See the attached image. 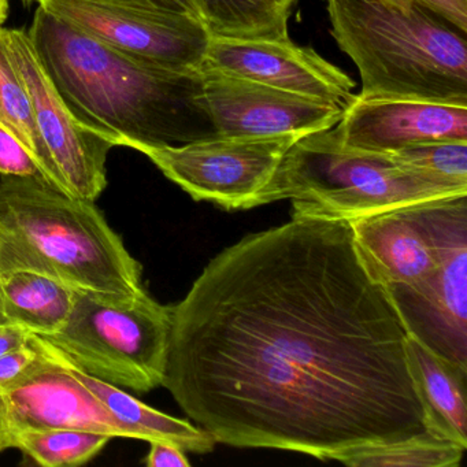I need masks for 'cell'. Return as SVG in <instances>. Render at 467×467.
<instances>
[{"label":"cell","instance_id":"6da1fadb","mask_svg":"<svg viewBox=\"0 0 467 467\" xmlns=\"http://www.w3.org/2000/svg\"><path fill=\"white\" fill-rule=\"evenodd\" d=\"M407 335L349 221L292 217L221 251L171 306L162 387L221 444L337 461L426 431Z\"/></svg>","mask_w":467,"mask_h":467},{"label":"cell","instance_id":"7a4b0ae2","mask_svg":"<svg viewBox=\"0 0 467 467\" xmlns=\"http://www.w3.org/2000/svg\"><path fill=\"white\" fill-rule=\"evenodd\" d=\"M28 35L70 110L111 146L215 138L201 69H173L122 53L40 7Z\"/></svg>","mask_w":467,"mask_h":467},{"label":"cell","instance_id":"3957f363","mask_svg":"<svg viewBox=\"0 0 467 467\" xmlns=\"http://www.w3.org/2000/svg\"><path fill=\"white\" fill-rule=\"evenodd\" d=\"M29 270L76 291L133 296L143 267L95 202L42 176L0 177V273Z\"/></svg>","mask_w":467,"mask_h":467},{"label":"cell","instance_id":"277c9868","mask_svg":"<svg viewBox=\"0 0 467 467\" xmlns=\"http://www.w3.org/2000/svg\"><path fill=\"white\" fill-rule=\"evenodd\" d=\"M360 98L467 106L466 35L412 0H327Z\"/></svg>","mask_w":467,"mask_h":467},{"label":"cell","instance_id":"5b68a950","mask_svg":"<svg viewBox=\"0 0 467 467\" xmlns=\"http://www.w3.org/2000/svg\"><path fill=\"white\" fill-rule=\"evenodd\" d=\"M467 195L404 171L384 152L359 151L327 130L300 138L254 207L291 201L292 217L352 221L423 202Z\"/></svg>","mask_w":467,"mask_h":467},{"label":"cell","instance_id":"8992f818","mask_svg":"<svg viewBox=\"0 0 467 467\" xmlns=\"http://www.w3.org/2000/svg\"><path fill=\"white\" fill-rule=\"evenodd\" d=\"M171 330V306L146 289L133 296L76 291L69 318L46 337L75 368L136 393L162 387Z\"/></svg>","mask_w":467,"mask_h":467},{"label":"cell","instance_id":"52a82bcc","mask_svg":"<svg viewBox=\"0 0 467 467\" xmlns=\"http://www.w3.org/2000/svg\"><path fill=\"white\" fill-rule=\"evenodd\" d=\"M0 37L23 81L48 161V184L73 198L97 201L108 187V140L75 116L40 59L28 32L0 28Z\"/></svg>","mask_w":467,"mask_h":467},{"label":"cell","instance_id":"ba28073f","mask_svg":"<svg viewBox=\"0 0 467 467\" xmlns=\"http://www.w3.org/2000/svg\"><path fill=\"white\" fill-rule=\"evenodd\" d=\"M78 31L138 58L199 70L212 35L202 18L133 0H26Z\"/></svg>","mask_w":467,"mask_h":467},{"label":"cell","instance_id":"9c48e42d","mask_svg":"<svg viewBox=\"0 0 467 467\" xmlns=\"http://www.w3.org/2000/svg\"><path fill=\"white\" fill-rule=\"evenodd\" d=\"M34 362L9 384L0 387V453L29 431H86L122 439L143 440L117 420L73 374L58 348L35 335Z\"/></svg>","mask_w":467,"mask_h":467},{"label":"cell","instance_id":"30bf717a","mask_svg":"<svg viewBox=\"0 0 467 467\" xmlns=\"http://www.w3.org/2000/svg\"><path fill=\"white\" fill-rule=\"evenodd\" d=\"M300 136L202 139L182 146H146V155L195 201L226 210L253 209L256 195L272 180L284 155Z\"/></svg>","mask_w":467,"mask_h":467},{"label":"cell","instance_id":"8fae6325","mask_svg":"<svg viewBox=\"0 0 467 467\" xmlns=\"http://www.w3.org/2000/svg\"><path fill=\"white\" fill-rule=\"evenodd\" d=\"M467 195L440 201L439 265L420 285L388 289L407 332L467 373Z\"/></svg>","mask_w":467,"mask_h":467},{"label":"cell","instance_id":"7c38bea8","mask_svg":"<svg viewBox=\"0 0 467 467\" xmlns=\"http://www.w3.org/2000/svg\"><path fill=\"white\" fill-rule=\"evenodd\" d=\"M203 73L207 111L221 138L303 136L332 130L343 116L338 103L273 88L256 81Z\"/></svg>","mask_w":467,"mask_h":467},{"label":"cell","instance_id":"4fadbf2b","mask_svg":"<svg viewBox=\"0 0 467 467\" xmlns=\"http://www.w3.org/2000/svg\"><path fill=\"white\" fill-rule=\"evenodd\" d=\"M201 69L256 81L273 88L338 103L344 109L355 95L348 75L310 47L289 37L278 40H237L212 37Z\"/></svg>","mask_w":467,"mask_h":467},{"label":"cell","instance_id":"5bb4252c","mask_svg":"<svg viewBox=\"0 0 467 467\" xmlns=\"http://www.w3.org/2000/svg\"><path fill=\"white\" fill-rule=\"evenodd\" d=\"M440 201L349 221L366 267L387 289L420 285L439 265Z\"/></svg>","mask_w":467,"mask_h":467},{"label":"cell","instance_id":"9a60e30c","mask_svg":"<svg viewBox=\"0 0 467 467\" xmlns=\"http://www.w3.org/2000/svg\"><path fill=\"white\" fill-rule=\"evenodd\" d=\"M333 130L343 146L368 152L426 141H467V106L355 95Z\"/></svg>","mask_w":467,"mask_h":467},{"label":"cell","instance_id":"2e32d148","mask_svg":"<svg viewBox=\"0 0 467 467\" xmlns=\"http://www.w3.org/2000/svg\"><path fill=\"white\" fill-rule=\"evenodd\" d=\"M406 355L425 412V429L437 439L467 448V373L409 333Z\"/></svg>","mask_w":467,"mask_h":467},{"label":"cell","instance_id":"e0dca14e","mask_svg":"<svg viewBox=\"0 0 467 467\" xmlns=\"http://www.w3.org/2000/svg\"><path fill=\"white\" fill-rule=\"evenodd\" d=\"M76 289L56 278L29 270L0 273V297L12 324L46 338L69 318Z\"/></svg>","mask_w":467,"mask_h":467},{"label":"cell","instance_id":"ac0fdd59","mask_svg":"<svg viewBox=\"0 0 467 467\" xmlns=\"http://www.w3.org/2000/svg\"><path fill=\"white\" fill-rule=\"evenodd\" d=\"M70 368L76 379L92 395L97 396L117 420L140 433L144 441L162 440V441L173 442L182 448L185 452L188 451V452L209 453L214 451L217 444L214 437L199 426L158 411L122 388L83 373L72 363Z\"/></svg>","mask_w":467,"mask_h":467},{"label":"cell","instance_id":"d6986e66","mask_svg":"<svg viewBox=\"0 0 467 467\" xmlns=\"http://www.w3.org/2000/svg\"><path fill=\"white\" fill-rule=\"evenodd\" d=\"M212 37L278 40L288 36V23L297 0H201Z\"/></svg>","mask_w":467,"mask_h":467},{"label":"cell","instance_id":"ffe728a7","mask_svg":"<svg viewBox=\"0 0 467 467\" xmlns=\"http://www.w3.org/2000/svg\"><path fill=\"white\" fill-rule=\"evenodd\" d=\"M466 448L423 431L388 444L344 453L337 462L352 467H456Z\"/></svg>","mask_w":467,"mask_h":467},{"label":"cell","instance_id":"44dd1931","mask_svg":"<svg viewBox=\"0 0 467 467\" xmlns=\"http://www.w3.org/2000/svg\"><path fill=\"white\" fill-rule=\"evenodd\" d=\"M0 127L12 133L29 152L47 182L48 161L35 122L28 92L13 67L0 37Z\"/></svg>","mask_w":467,"mask_h":467},{"label":"cell","instance_id":"7402d4cb","mask_svg":"<svg viewBox=\"0 0 467 467\" xmlns=\"http://www.w3.org/2000/svg\"><path fill=\"white\" fill-rule=\"evenodd\" d=\"M384 154L404 171L437 184L467 191V141H426Z\"/></svg>","mask_w":467,"mask_h":467},{"label":"cell","instance_id":"603a6c76","mask_svg":"<svg viewBox=\"0 0 467 467\" xmlns=\"http://www.w3.org/2000/svg\"><path fill=\"white\" fill-rule=\"evenodd\" d=\"M111 437L86 431H29L15 440L13 448L45 467L81 466L95 458Z\"/></svg>","mask_w":467,"mask_h":467},{"label":"cell","instance_id":"cb8c5ba5","mask_svg":"<svg viewBox=\"0 0 467 467\" xmlns=\"http://www.w3.org/2000/svg\"><path fill=\"white\" fill-rule=\"evenodd\" d=\"M0 176H40L36 163L23 144L0 127Z\"/></svg>","mask_w":467,"mask_h":467},{"label":"cell","instance_id":"d4e9b609","mask_svg":"<svg viewBox=\"0 0 467 467\" xmlns=\"http://www.w3.org/2000/svg\"><path fill=\"white\" fill-rule=\"evenodd\" d=\"M37 355L35 335H31L28 343L13 349L0 357V387L9 384L16 377L20 376Z\"/></svg>","mask_w":467,"mask_h":467},{"label":"cell","instance_id":"484cf974","mask_svg":"<svg viewBox=\"0 0 467 467\" xmlns=\"http://www.w3.org/2000/svg\"><path fill=\"white\" fill-rule=\"evenodd\" d=\"M467 34V0H412Z\"/></svg>","mask_w":467,"mask_h":467},{"label":"cell","instance_id":"4316f807","mask_svg":"<svg viewBox=\"0 0 467 467\" xmlns=\"http://www.w3.org/2000/svg\"><path fill=\"white\" fill-rule=\"evenodd\" d=\"M144 464L149 467H190L185 451L173 442L154 440L150 441V451Z\"/></svg>","mask_w":467,"mask_h":467},{"label":"cell","instance_id":"83f0119b","mask_svg":"<svg viewBox=\"0 0 467 467\" xmlns=\"http://www.w3.org/2000/svg\"><path fill=\"white\" fill-rule=\"evenodd\" d=\"M32 333L20 325L6 322L0 324V357L28 343Z\"/></svg>","mask_w":467,"mask_h":467},{"label":"cell","instance_id":"f1b7e54d","mask_svg":"<svg viewBox=\"0 0 467 467\" xmlns=\"http://www.w3.org/2000/svg\"><path fill=\"white\" fill-rule=\"evenodd\" d=\"M169 2L179 12L190 13V15L196 16V17L203 20L201 0H169Z\"/></svg>","mask_w":467,"mask_h":467},{"label":"cell","instance_id":"f546056e","mask_svg":"<svg viewBox=\"0 0 467 467\" xmlns=\"http://www.w3.org/2000/svg\"><path fill=\"white\" fill-rule=\"evenodd\" d=\"M9 16V0H0V28L6 23Z\"/></svg>","mask_w":467,"mask_h":467},{"label":"cell","instance_id":"4dcf8cb0","mask_svg":"<svg viewBox=\"0 0 467 467\" xmlns=\"http://www.w3.org/2000/svg\"><path fill=\"white\" fill-rule=\"evenodd\" d=\"M133 2H141V4H150V5H157V6L169 7V9H174L171 6V2L169 0H133Z\"/></svg>","mask_w":467,"mask_h":467},{"label":"cell","instance_id":"1f68e13d","mask_svg":"<svg viewBox=\"0 0 467 467\" xmlns=\"http://www.w3.org/2000/svg\"><path fill=\"white\" fill-rule=\"evenodd\" d=\"M6 316H5L4 305H2V297H0V324H6Z\"/></svg>","mask_w":467,"mask_h":467}]
</instances>
